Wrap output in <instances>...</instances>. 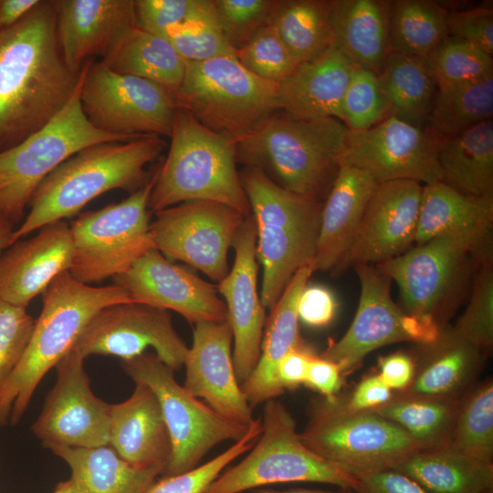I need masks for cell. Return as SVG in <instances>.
<instances>
[{
    "instance_id": "cell-1",
    "label": "cell",
    "mask_w": 493,
    "mask_h": 493,
    "mask_svg": "<svg viewBox=\"0 0 493 493\" xmlns=\"http://www.w3.org/2000/svg\"><path fill=\"white\" fill-rule=\"evenodd\" d=\"M80 73L65 62L51 0H40L0 33V152L55 117L73 94Z\"/></svg>"
},
{
    "instance_id": "cell-2",
    "label": "cell",
    "mask_w": 493,
    "mask_h": 493,
    "mask_svg": "<svg viewBox=\"0 0 493 493\" xmlns=\"http://www.w3.org/2000/svg\"><path fill=\"white\" fill-rule=\"evenodd\" d=\"M350 134L335 118L297 119L277 110L236 143V161L296 194L323 203Z\"/></svg>"
},
{
    "instance_id": "cell-3",
    "label": "cell",
    "mask_w": 493,
    "mask_h": 493,
    "mask_svg": "<svg viewBox=\"0 0 493 493\" xmlns=\"http://www.w3.org/2000/svg\"><path fill=\"white\" fill-rule=\"evenodd\" d=\"M42 310L26 350L0 386V426L16 425L47 372L74 347L89 320L110 305L134 302L121 287H95L68 272L58 275L45 289Z\"/></svg>"
},
{
    "instance_id": "cell-4",
    "label": "cell",
    "mask_w": 493,
    "mask_h": 493,
    "mask_svg": "<svg viewBox=\"0 0 493 493\" xmlns=\"http://www.w3.org/2000/svg\"><path fill=\"white\" fill-rule=\"evenodd\" d=\"M163 148L161 137L143 136L95 144L70 156L37 187L29 213L14 230L10 246L48 223L76 215L108 191L135 192L151 177L145 166Z\"/></svg>"
},
{
    "instance_id": "cell-5",
    "label": "cell",
    "mask_w": 493,
    "mask_h": 493,
    "mask_svg": "<svg viewBox=\"0 0 493 493\" xmlns=\"http://www.w3.org/2000/svg\"><path fill=\"white\" fill-rule=\"evenodd\" d=\"M239 177L256 226L260 299L271 310L295 273L313 263L323 203L281 187L256 168L245 167Z\"/></svg>"
},
{
    "instance_id": "cell-6",
    "label": "cell",
    "mask_w": 493,
    "mask_h": 493,
    "mask_svg": "<svg viewBox=\"0 0 493 493\" xmlns=\"http://www.w3.org/2000/svg\"><path fill=\"white\" fill-rule=\"evenodd\" d=\"M170 138L168 154L150 195V211L205 200L226 205L244 216L251 215L236 170L235 142L178 108Z\"/></svg>"
},
{
    "instance_id": "cell-7",
    "label": "cell",
    "mask_w": 493,
    "mask_h": 493,
    "mask_svg": "<svg viewBox=\"0 0 493 493\" xmlns=\"http://www.w3.org/2000/svg\"><path fill=\"white\" fill-rule=\"evenodd\" d=\"M491 235L492 228L446 232L375 266L398 285L404 311L440 330L467 267L492 253Z\"/></svg>"
},
{
    "instance_id": "cell-8",
    "label": "cell",
    "mask_w": 493,
    "mask_h": 493,
    "mask_svg": "<svg viewBox=\"0 0 493 493\" xmlns=\"http://www.w3.org/2000/svg\"><path fill=\"white\" fill-rule=\"evenodd\" d=\"M173 95L176 108L236 143L278 110V84L252 74L236 57L186 62Z\"/></svg>"
},
{
    "instance_id": "cell-9",
    "label": "cell",
    "mask_w": 493,
    "mask_h": 493,
    "mask_svg": "<svg viewBox=\"0 0 493 493\" xmlns=\"http://www.w3.org/2000/svg\"><path fill=\"white\" fill-rule=\"evenodd\" d=\"M299 436L313 453L355 477L394 469L421 451L398 425L375 412L349 411L339 393L312 400Z\"/></svg>"
},
{
    "instance_id": "cell-10",
    "label": "cell",
    "mask_w": 493,
    "mask_h": 493,
    "mask_svg": "<svg viewBox=\"0 0 493 493\" xmlns=\"http://www.w3.org/2000/svg\"><path fill=\"white\" fill-rule=\"evenodd\" d=\"M79 83L66 105L47 124L16 146L0 152V215L18 222L39 184L79 151L103 142L132 139L94 127L85 116Z\"/></svg>"
},
{
    "instance_id": "cell-11",
    "label": "cell",
    "mask_w": 493,
    "mask_h": 493,
    "mask_svg": "<svg viewBox=\"0 0 493 493\" xmlns=\"http://www.w3.org/2000/svg\"><path fill=\"white\" fill-rule=\"evenodd\" d=\"M262 432L247 456L220 474L203 493H242L266 485L319 482L354 488L358 479L309 450L296 423L276 399L265 403Z\"/></svg>"
},
{
    "instance_id": "cell-12",
    "label": "cell",
    "mask_w": 493,
    "mask_h": 493,
    "mask_svg": "<svg viewBox=\"0 0 493 493\" xmlns=\"http://www.w3.org/2000/svg\"><path fill=\"white\" fill-rule=\"evenodd\" d=\"M158 170L126 199L81 214L70 225L73 259L68 272L91 285L126 272L155 248L149 222V199Z\"/></svg>"
},
{
    "instance_id": "cell-13",
    "label": "cell",
    "mask_w": 493,
    "mask_h": 493,
    "mask_svg": "<svg viewBox=\"0 0 493 493\" xmlns=\"http://www.w3.org/2000/svg\"><path fill=\"white\" fill-rule=\"evenodd\" d=\"M126 373L135 383L149 386L158 398L171 443L170 460L163 477L179 475L196 467L216 445L241 439L250 425L227 419L187 392L174 371L154 352H143L122 361ZM254 422V421H253Z\"/></svg>"
},
{
    "instance_id": "cell-14",
    "label": "cell",
    "mask_w": 493,
    "mask_h": 493,
    "mask_svg": "<svg viewBox=\"0 0 493 493\" xmlns=\"http://www.w3.org/2000/svg\"><path fill=\"white\" fill-rule=\"evenodd\" d=\"M80 102L94 127L128 139L170 137L177 109L173 93L165 88L117 73L94 59L86 65Z\"/></svg>"
},
{
    "instance_id": "cell-15",
    "label": "cell",
    "mask_w": 493,
    "mask_h": 493,
    "mask_svg": "<svg viewBox=\"0 0 493 493\" xmlns=\"http://www.w3.org/2000/svg\"><path fill=\"white\" fill-rule=\"evenodd\" d=\"M150 224L154 247L220 282L229 272L227 255L244 216L213 201L184 202L155 213Z\"/></svg>"
},
{
    "instance_id": "cell-16",
    "label": "cell",
    "mask_w": 493,
    "mask_h": 493,
    "mask_svg": "<svg viewBox=\"0 0 493 493\" xmlns=\"http://www.w3.org/2000/svg\"><path fill=\"white\" fill-rule=\"evenodd\" d=\"M361 284L355 317L345 334L329 342L320 357L335 363L341 375L356 370L372 351L397 342H426L439 330L402 310L392 299V279L375 265L354 266Z\"/></svg>"
},
{
    "instance_id": "cell-17",
    "label": "cell",
    "mask_w": 493,
    "mask_h": 493,
    "mask_svg": "<svg viewBox=\"0 0 493 493\" xmlns=\"http://www.w3.org/2000/svg\"><path fill=\"white\" fill-rule=\"evenodd\" d=\"M441 140L426 126L418 128L390 115L367 130L351 131L339 164L363 170L378 184L394 180L424 185L442 182L438 162Z\"/></svg>"
},
{
    "instance_id": "cell-18",
    "label": "cell",
    "mask_w": 493,
    "mask_h": 493,
    "mask_svg": "<svg viewBox=\"0 0 493 493\" xmlns=\"http://www.w3.org/2000/svg\"><path fill=\"white\" fill-rule=\"evenodd\" d=\"M149 348L173 371L184 366L189 349L175 330L169 310L123 302L100 309L87 324L72 351L84 359L99 354L126 361Z\"/></svg>"
},
{
    "instance_id": "cell-19",
    "label": "cell",
    "mask_w": 493,
    "mask_h": 493,
    "mask_svg": "<svg viewBox=\"0 0 493 493\" xmlns=\"http://www.w3.org/2000/svg\"><path fill=\"white\" fill-rule=\"evenodd\" d=\"M56 369L57 382L32 426L35 435L46 447L109 446L111 404L92 393L84 358L71 350Z\"/></svg>"
},
{
    "instance_id": "cell-20",
    "label": "cell",
    "mask_w": 493,
    "mask_h": 493,
    "mask_svg": "<svg viewBox=\"0 0 493 493\" xmlns=\"http://www.w3.org/2000/svg\"><path fill=\"white\" fill-rule=\"evenodd\" d=\"M112 279L134 302L173 310L192 324L227 320L217 288L167 259L156 248Z\"/></svg>"
},
{
    "instance_id": "cell-21",
    "label": "cell",
    "mask_w": 493,
    "mask_h": 493,
    "mask_svg": "<svg viewBox=\"0 0 493 493\" xmlns=\"http://www.w3.org/2000/svg\"><path fill=\"white\" fill-rule=\"evenodd\" d=\"M232 246L235 261L217 291L223 296L233 331V362L241 384L255 369L266 324V309L257 290V231L251 215L240 226Z\"/></svg>"
},
{
    "instance_id": "cell-22",
    "label": "cell",
    "mask_w": 493,
    "mask_h": 493,
    "mask_svg": "<svg viewBox=\"0 0 493 493\" xmlns=\"http://www.w3.org/2000/svg\"><path fill=\"white\" fill-rule=\"evenodd\" d=\"M423 185L411 180L379 184L366 206L341 271L358 264L378 265L414 243Z\"/></svg>"
},
{
    "instance_id": "cell-23",
    "label": "cell",
    "mask_w": 493,
    "mask_h": 493,
    "mask_svg": "<svg viewBox=\"0 0 493 493\" xmlns=\"http://www.w3.org/2000/svg\"><path fill=\"white\" fill-rule=\"evenodd\" d=\"M232 342L228 320L194 324L183 386L220 415L250 425L255 418L236 378Z\"/></svg>"
},
{
    "instance_id": "cell-24",
    "label": "cell",
    "mask_w": 493,
    "mask_h": 493,
    "mask_svg": "<svg viewBox=\"0 0 493 493\" xmlns=\"http://www.w3.org/2000/svg\"><path fill=\"white\" fill-rule=\"evenodd\" d=\"M58 43L68 67L103 59L136 26L134 0H51Z\"/></svg>"
},
{
    "instance_id": "cell-25",
    "label": "cell",
    "mask_w": 493,
    "mask_h": 493,
    "mask_svg": "<svg viewBox=\"0 0 493 493\" xmlns=\"http://www.w3.org/2000/svg\"><path fill=\"white\" fill-rule=\"evenodd\" d=\"M27 239L12 244L0 255V301L26 308L73 259L69 225L48 223Z\"/></svg>"
},
{
    "instance_id": "cell-26",
    "label": "cell",
    "mask_w": 493,
    "mask_h": 493,
    "mask_svg": "<svg viewBox=\"0 0 493 493\" xmlns=\"http://www.w3.org/2000/svg\"><path fill=\"white\" fill-rule=\"evenodd\" d=\"M414 375L395 395L458 400L476 383L488 355L459 336L452 327L433 340L416 343L410 352Z\"/></svg>"
},
{
    "instance_id": "cell-27",
    "label": "cell",
    "mask_w": 493,
    "mask_h": 493,
    "mask_svg": "<svg viewBox=\"0 0 493 493\" xmlns=\"http://www.w3.org/2000/svg\"><path fill=\"white\" fill-rule=\"evenodd\" d=\"M378 184L367 172L340 165L322 205L314 270L341 271Z\"/></svg>"
},
{
    "instance_id": "cell-28",
    "label": "cell",
    "mask_w": 493,
    "mask_h": 493,
    "mask_svg": "<svg viewBox=\"0 0 493 493\" xmlns=\"http://www.w3.org/2000/svg\"><path fill=\"white\" fill-rule=\"evenodd\" d=\"M356 67L342 51L330 46L316 58L299 64L278 84V110L297 119L342 121V100Z\"/></svg>"
},
{
    "instance_id": "cell-29",
    "label": "cell",
    "mask_w": 493,
    "mask_h": 493,
    "mask_svg": "<svg viewBox=\"0 0 493 493\" xmlns=\"http://www.w3.org/2000/svg\"><path fill=\"white\" fill-rule=\"evenodd\" d=\"M109 446L136 467H160L163 472L172 443L158 398L146 384L135 383L126 401L111 404Z\"/></svg>"
},
{
    "instance_id": "cell-30",
    "label": "cell",
    "mask_w": 493,
    "mask_h": 493,
    "mask_svg": "<svg viewBox=\"0 0 493 493\" xmlns=\"http://www.w3.org/2000/svg\"><path fill=\"white\" fill-rule=\"evenodd\" d=\"M313 271V263H309L295 273L266 320L258 362L240 384L252 409L285 392L278 382L277 367L290 349L303 341L299 336L297 308Z\"/></svg>"
},
{
    "instance_id": "cell-31",
    "label": "cell",
    "mask_w": 493,
    "mask_h": 493,
    "mask_svg": "<svg viewBox=\"0 0 493 493\" xmlns=\"http://www.w3.org/2000/svg\"><path fill=\"white\" fill-rule=\"evenodd\" d=\"M390 2L331 1L333 44L352 63L379 75L389 49Z\"/></svg>"
},
{
    "instance_id": "cell-32",
    "label": "cell",
    "mask_w": 493,
    "mask_h": 493,
    "mask_svg": "<svg viewBox=\"0 0 493 493\" xmlns=\"http://www.w3.org/2000/svg\"><path fill=\"white\" fill-rule=\"evenodd\" d=\"M438 162L445 184L467 195H493V121L442 138Z\"/></svg>"
},
{
    "instance_id": "cell-33",
    "label": "cell",
    "mask_w": 493,
    "mask_h": 493,
    "mask_svg": "<svg viewBox=\"0 0 493 493\" xmlns=\"http://www.w3.org/2000/svg\"><path fill=\"white\" fill-rule=\"evenodd\" d=\"M47 447L68 465L70 477L83 493H142L163 473L160 467L139 468L129 464L110 446Z\"/></svg>"
},
{
    "instance_id": "cell-34",
    "label": "cell",
    "mask_w": 493,
    "mask_h": 493,
    "mask_svg": "<svg viewBox=\"0 0 493 493\" xmlns=\"http://www.w3.org/2000/svg\"><path fill=\"white\" fill-rule=\"evenodd\" d=\"M378 78L390 115L425 127L437 92L425 58L389 51Z\"/></svg>"
},
{
    "instance_id": "cell-35",
    "label": "cell",
    "mask_w": 493,
    "mask_h": 493,
    "mask_svg": "<svg viewBox=\"0 0 493 493\" xmlns=\"http://www.w3.org/2000/svg\"><path fill=\"white\" fill-rule=\"evenodd\" d=\"M394 470L414 480L428 493H487L493 490V464L448 448L415 453Z\"/></svg>"
},
{
    "instance_id": "cell-36",
    "label": "cell",
    "mask_w": 493,
    "mask_h": 493,
    "mask_svg": "<svg viewBox=\"0 0 493 493\" xmlns=\"http://www.w3.org/2000/svg\"><path fill=\"white\" fill-rule=\"evenodd\" d=\"M100 61L117 73L152 81L172 93L180 86L186 66L167 38L137 26Z\"/></svg>"
},
{
    "instance_id": "cell-37",
    "label": "cell",
    "mask_w": 493,
    "mask_h": 493,
    "mask_svg": "<svg viewBox=\"0 0 493 493\" xmlns=\"http://www.w3.org/2000/svg\"><path fill=\"white\" fill-rule=\"evenodd\" d=\"M493 195L464 194L444 182L423 186L414 243L467 228H492Z\"/></svg>"
},
{
    "instance_id": "cell-38",
    "label": "cell",
    "mask_w": 493,
    "mask_h": 493,
    "mask_svg": "<svg viewBox=\"0 0 493 493\" xmlns=\"http://www.w3.org/2000/svg\"><path fill=\"white\" fill-rule=\"evenodd\" d=\"M331 1H277L267 20L299 63L312 60L333 44Z\"/></svg>"
},
{
    "instance_id": "cell-39",
    "label": "cell",
    "mask_w": 493,
    "mask_h": 493,
    "mask_svg": "<svg viewBox=\"0 0 493 493\" xmlns=\"http://www.w3.org/2000/svg\"><path fill=\"white\" fill-rule=\"evenodd\" d=\"M458 400L405 397L395 395L374 411L395 423L418 445L421 451L448 447Z\"/></svg>"
},
{
    "instance_id": "cell-40",
    "label": "cell",
    "mask_w": 493,
    "mask_h": 493,
    "mask_svg": "<svg viewBox=\"0 0 493 493\" xmlns=\"http://www.w3.org/2000/svg\"><path fill=\"white\" fill-rule=\"evenodd\" d=\"M448 12L430 0L390 4L389 49L425 58L448 35Z\"/></svg>"
},
{
    "instance_id": "cell-41",
    "label": "cell",
    "mask_w": 493,
    "mask_h": 493,
    "mask_svg": "<svg viewBox=\"0 0 493 493\" xmlns=\"http://www.w3.org/2000/svg\"><path fill=\"white\" fill-rule=\"evenodd\" d=\"M493 116V74L437 89L426 127L442 138L456 135Z\"/></svg>"
},
{
    "instance_id": "cell-42",
    "label": "cell",
    "mask_w": 493,
    "mask_h": 493,
    "mask_svg": "<svg viewBox=\"0 0 493 493\" xmlns=\"http://www.w3.org/2000/svg\"><path fill=\"white\" fill-rule=\"evenodd\" d=\"M448 449L493 464V380L476 382L459 399Z\"/></svg>"
},
{
    "instance_id": "cell-43",
    "label": "cell",
    "mask_w": 493,
    "mask_h": 493,
    "mask_svg": "<svg viewBox=\"0 0 493 493\" xmlns=\"http://www.w3.org/2000/svg\"><path fill=\"white\" fill-rule=\"evenodd\" d=\"M437 89L483 79L493 74L492 56L471 43L447 36L426 57Z\"/></svg>"
},
{
    "instance_id": "cell-44",
    "label": "cell",
    "mask_w": 493,
    "mask_h": 493,
    "mask_svg": "<svg viewBox=\"0 0 493 493\" xmlns=\"http://www.w3.org/2000/svg\"><path fill=\"white\" fill-rule=\"evenodd\" d=\"M493 258L492 253L478 258L468 305L453 330L489 355L493 347Z\"/></svg>"
},
{
    "instance_id": "cell-45",
    "label": "cell",
    "mask_w": 493,
    "mask_h": 493,
    "mask_svg": "<svg viewBox=\"0 0 493 493\" xmlns=\"http://www.w3.org/2000/svg\"><path fill=\"white\" fill-rule=\"evenodd\" d=\"M236 58L252 74L277 84L299 65L268 22L236 50Z\"/></svg>"
},
{
    "instance_id": "cell-46",
    "label": "cell",
    "mask_w": 493,
    "mask_h": 493,
    "mask_svg": "<svg viewBox=\"0 0 493 493\" xmlns=\"http://www.w3.org/2000/svg\"><path fill=\"white\" fill-rule=\"evenodd\" d=\"M261 432V419H255L247 433L217 456L187 472L163 477L142 493H203L232 461L253 447Z\"/></svg>"
},
{
    "instance_id": "cell-47",
    "label": "cell",
    "mask_w": 493,
    "mask_h": 493,
    "mask_svg": "<svg viewBox=\"0 0 493 493\" xmlns=\"http://www.w3.org/2000/svg\"><path fill=\"white\" fill-rule=\"evenodd\" d=\"M164 37L186 62L236 57V54L221 29L215 10L170 28Z\"/></svg>"
},
{
    "instance_id": "cell-48",
    "label": "cell",
    "mask_w": 493,
    "mask_h": 493,
    "mask_svg": "<svg viewBox=\"0 0 493 493\" xmlns=\"http://www.w3.org/2000/svg\"><path fill=\"white\" fill-rule=\"evenodd\" d=\"M342 121L353 131L367 130L390 116L378 75L356 67L344 93Z\"/></svg>"
},
{
    "instance_id": "cell-49",
    "label": "cell",
    "mask_w": 493,
    "mask_h": 493,
    "mask_svg": "<svg viewBox=\"0 0 493 493\" xmlns=\"http://www.w3.org/2000/svg\"><path fill=\"white\" fill-rule=\"evenodd\" d=\"M136 26L164 37L167 30L215 12L213 0H135Z\"/></svg>"
},
{
    "instance_id": "cell-50",
    "label": "cell",
    "mask_w": 493,
    "mask_h": 493,
    "mask_svg": "<svg viewBox=\"0 0 493 493\" xmlns=\"http://www.w3.org/2000/svg\"><path fill=\"white\" fill-rule=\"evenodd\" d=\"M276 3L271 0H213L221 29L236 51L267 22Z\"/></svg>"
},
{
    "instance_id": "cell-51",
    "label": "cell",
    "mask_w": 493,
    "mask_h": 493,
    "mask_svg": "<svg viewBox=\"0 0 493 493\" xmlns=\"http://www.w3.org/2000/svg\"><path fill=\"white\" fill-rule=\"evenodd\" d=\"M34 324L26 308L0 301V386L20 361Z\"/></svg>"
},
{
    "instance_id": "cell-52",
    "label": "cell",
    "mask_w": 493,
    "mask_h": 493,
    "mask_svg": "<svg viewBox=\"0 0 493 493\" xmlns=\"http://www.w3.org/2000/svg\"><path fill=\"white\" fill-rule=\"evenodd\" d=\"M447 29L449 36L467 41L488 55H493L492 8L479 6L450 11Z\"/></svg>"
},
{
    "instance_id": "cell-53",
    "label": "cell",
    "mask_w": 493,
    "mask_h": 493,
    "mask_svg": "<svg viewBox=\"0 0 493 493\" xmlns=\"http://www.w3.org/2000/svg\"><path fill=\"white\" fill-rule=\"evenodd\" d=\"M335 297L322 286H306L298 301V317L311 327L328 325L336 312Z\"/></svg>"
},
{
    "instance_id": "cell-54",
    "label": "cell",
    "mask_w": 493,
    "mask_h": 493,
    "mask_svg": "<svg viewBox=\"0 0 493 493\" xmlns=\"http://www.w3.org/2000/svg\"><path fill=\"white\" fill-rule=\"evenodd\" d=\"M393 397V392L383 383L378 373H373L364 377L350 396H341V399L349 411L374 412L389 403Z\"/></svg>"
},
{
    "instance_id": "cell-55",
    "label": "cell",
    "mask_w": 493,
    "mask_h": 493,
    "mask_svg": "<svg viewBox=\"0 0 493 493\" xmlns=\"http://www.w3.org/2000/svg\"><path fill=\"white\" fill-rule=\"evenodd\" d=\"M357 479L355 493H428L414 480L394 469L366 474Z\"/></svg>"
},
{
    "instance_id": "cell-56",
    "label": "cell",
    "mask_w": 493,
    "mask_h": 493,
    "mask_svg": "<svg viewBox=\"0 0 493 493\" xmlns=\"http://www.w3.org/2000/svg\"><path fill=\"white\" fill-rule=\"evenodd\" d=\"M314 355L302 341L282 357L277 367V379L284 391L304 384L309 362Z\"/></svg>"
},
{
    "instance_id": "cell-57",
    "label": "cell",
    "mask_w": 493,
    "mask_h": 493,
    "mask_svg": "<svg viewBox=\"0 0 493 493\" xmlns=\"http://www.w3.org/2000/svg\"><path fill=\"white\" fill-rule=\"evenodd\" d=\"M378 373L383 383L394 393L404 391L414 375V362L410 353L395 352L379 360Z\"/></svg>"
},
{
    "instance_id": "cell-58",
    "label": "cell",
    "mask_w": 493,
    "mask_h": 493,
    "mask_svg": "<svg viewBox=\"0 0 493 493\" xmlns=\"http://www.w3.org/2000/svg\"><path fill=\"white\" fill-rule=\"evenodd\" d=\"M341 379L342 375L335 363L314 355L309 362L304 384L324 397H331L338 393Z\"/></svg>"
},
{
    "instance_id": "cell-59",
    "label": "cell",
    "mask_w": 493,
    "mask_h": 493,
    "mask_svg": "<svg viewBox=\"0 0 493 493\" xmlns=\"http://www.w3.org/2000/svg\"><path fill=\"white\" fill-rule=\"evenodd\" d=\"M40 0H0V33L26 16Z\"/></svg>"
},
{
    "instance_id": "cell-60",
    "label": "cell",
    "mask_w": 493,
    "mask_h": 493,
    "mask_svg": "<svg viewBox=\"0 0 493 493\" xmlns=\"http://www.w3.org/2000/svg\"><path fill=\"white\" fill-rule=\"evenodd\" d=\"M251 493H355L352 488H340L339 490H322L309 488H293L288 490H276L271 488H258L252 490Z\"/></svg>"
},
{
    "instance_id": "cell-61",
    "label": "cell",
    "mask_w": 493,
    "mask_h": 493,
    "mask_svg": "<svg viewBox=\"0 0 493 493\" xmlns=\"http://www.w3.org/2000/svg\"><path fill=\"white\" fill-rule=\"evenodd\" d=\"M14 223L0 215V255L10 246V239L14 232Z\"/></svg>"
},
{
    "instance_id": "cell-62",
    "label": "cell",
    "mask_w": 493,
    "mask_h": 493,
    "mask_svg": "<svg viewBox=\"0 0 493 493\" xmlns=\"http://www.w3.org/2000/svg\"><path fill=\"white\" fill-rule=\"evenodd\" d=\"M53 493H83L73 478L59 482Z\"/></svg>"
},
{
    "instance_id": "cell-63",
    "label": "cell",
    "mask_w": 493,
    "mask_h": 493,
    "mask_svg": "<svg viewBox=\"0 0 493 493\" xmlns=\"http://www.w3.org/2000/svg\"><path fill=\"white\" fill-rule=\"evenodd\" d=\"M487 493H493V490H492V491H489V492H487Z\"/></svg>"
},
{
    "instance_id": "cell-64",
    "label": "cell",
    "mask_w": 493,
    "mask_h": 493,
    "mask_svg": "<svg viewBox=\"0 0 493 493\" xmlns=\"http://www.w3.org/2000/svg\"><path fill=\"white\" fill-rule=\"evenodd\" d=\"M242 493H246V492H242Z\"/></svg>"
}]
</instances>
